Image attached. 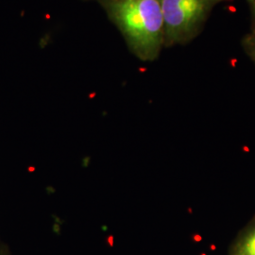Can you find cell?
<instances>
[{"label":"cell","mask_w":255,"mask_h":255,"mask_svg":"<svg viewBox=\"0 0 255 255\" xmlns=\"http://www.w3.org/2000/svg\"><path fill=\"white\" fill-rule=\"evenodd\" d=\"M110 16L131 51L142 61H154L164 46L161 0H107Z\"/></svg>","instance_id":"cell-1"},{"label":"cell","mask_w":255,"mask_h":255,"mask_svg":"<svg viewBox=\"0 0 255 255\" xmlns=\"http://www.w3.org/2000/svg\"><path fill=\"white\" fill-rule=\"evenodd\" d=\"M164 45L189 42L202 29L214 6L220 0H161Z\"/></svg>","instance_id":"cell-2"},{"label":"cell","mask_w":255,"mask_h":255,"mask_svg":"<svg viewBox=\"0 0 255 255\" xmlns=\"http://www.w3.org/2000/svg\"><path fill=\"white\" fill-rule=\"evenodd\" d=\"M237 255H255V228L241 241Z\"/></svg>","instance_id":"cell-3"},{"label":"cell","mask_w":255,"mask_h":255,"mask_svg":"<svg viewBox=\"0 0 255 255\" xmlns=\"http://www.w3.org/2000/svg\"><path fill=\"white\" fill-rule=\"evenodd\" d=\"M243 47L253 61L255 63V29H253L251 33L245 36L242 42Z\"/></svg>","instance_id":"cell-4"},{"label":"cell","mask_w":255,"mask_h":255,"mask_svg":"<svg viewBox=\"0 0 255 255\" xmlns=\"http://www.w3.org/2000/svg\"><path fill=\"white\" fill-rule=\"evenodd\" d=\"M249 5H250V9H251V12H252V16H253V20H254V24H255V0H248Z\"/></svg>","instance_id":"cell-5"}]
</instances>
